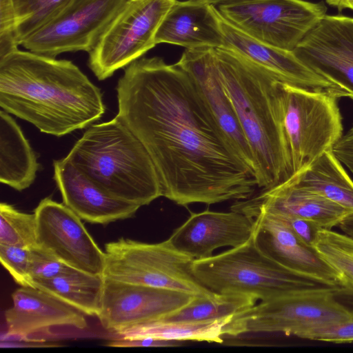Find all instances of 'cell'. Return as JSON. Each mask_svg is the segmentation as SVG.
Returning a JSON list of instances; mask_svg holds the SVG:
<instances>
[{
    "label": "cell",
    "mask_w": 353,
    "mask_h": 353,
    "mask_svg": "<svg viewBox=\"0 0 353 353\" xmlns=\"http://www.w3.org/2000/svg\"><path fill=\"white\" fill-rule=\"evenodd\" d=\"M1 348L10 347H53L62 346L61 344L44 339H33L30 338L12 339L1 340Z\"/></svg>",
    "instance_id": "37"
},
{
    "label": "cell",
    "mask_w": 353,
    "mask_h": 353,
    "mask_svg": "<svg viewBox=\"0 0 353 353\" xmlns=\"http://www.w3.org/2000/svg\"><path fill=\"white\" fill-rule=\"evenodd\" d=\"M34 213L37 246L74 269L103 276L105 252L79 216L50 197L43 199Z\"/></svg>",
    "instance_id": "12"
},
{
    "label": "cell",
    "mask_w": 353,
    "mask_h": 353,
    "mask_svg": "<svg viewBox=\"0 0 353 353\" xmlns=\"http://www.w3.org/2000/svg\"><path fill=\"white\" fill-rule=\"evenodd\" d=\"M0 244L26 248L37 246L34 213L23 212L10 204L1 202Z\"/></svg>",
    "instance_id": "30"
},
{
    "label": "cell",
    "mask_w": 353,
    "mask_h": 353,
    "mask_svg": "<svg viewBox=\"0 0 353 353\" xmlns=\"http://www.w3.org/2000/svg\"><path fill=\"white\" fill-rule=\"evenodd\" d=\"M103 276L132 284L211 296L192 272L194 259L178 251L168 240L143 243L121 237L105 244Z\"/></svg>",
    "instance_id": "8"
},
{
    "label": "cell",
    "mask_w": 353,
    "mask_h": 353,
    "mask_svg": "<svg viewBox=\"0 0 353 353\" xmlns=\"http://www.w3.org/2000/svg\"><path fill=\"white\" fill-rule=\"evenodd\" d=\"M249 217L254 220L253 236L259 248L290 271L329 287L344 286L340 274L318 253L303 243L281 220L259 210Z\"/></svg>",
    "instance_id": "15"
},
{
    "label": "cell",
    "mask_w": 353,
    "mask_h": 353,
    "mask_svg": "<svg viewBox=\"0 0 353 353\" xmlns=\"http://www.w3.org/2000/svg\"><path fill=\"white\" fill-rule=\"evenodd\" d=\"M293 52L353 100V17L326 14Z\"/></svg>",
    "instance_id": "14"
},
{
    "label": "cell",
    "mask_w": 353,
    "mask_h": 353,
    "mask_svg": "<svg viewBox=\"0 0 353 353\" xmlns=\"http://www.w3.org/2000/svg\"><path fill=\"white\" fill-rule=\"evenodd\" d=\"M259 211V210H258ZM281 220L305 244L313 247L316 241L319 231L323 229L316 223L294 216L269 212ZM257 212V211H256ZM253 212V213H254ZM252 213L251 214H252ZM250 214L249 216H250Z\"/></svg>",
    "instance_id": "35"
},
{
    "label": "cell",
    "mask_w": 353,
    "mask_h": 353,
    "mask_svg": "<svg viewBox=\"0 0 353 353\" xmlns=\"http://www.w3.org/2000/svg\"><path fill=\"white\" fill-rule=\"evenodd\" d=\"M352 317L346 321L311 329L299 338L332 342L335 343L353 342V312Z\"/></svg>",
    "instance_id": "34"
},
{
    "label": "cell",
    "mask_w": 353,
    "mask_h": 353,
    "mask_svg": "<svg viewBox=\"0 0 353 353\" xmlns=\"http://www.w3.org/2000/svg\"><path fill=\"white\" fill-rule=\"evenodd\" d=\"M194 297L183 292L104 277L101 308L97 317L104 329L121 335L134 327L163 319Z\"/></svg>",
    "instance_id": "13"
},
{
    "label": "cell",
    "mask_w": 353,
    "mask_h": 353,
    "mask_svg": "<svg viewBox=\"0 0 353 353\" xmlns=\"http://www.w3.org/2000/svg\"><path fill=\"white\" fill-rule=\"evenodd\" d=\"M74 270L40 247L31 248L30 276L33 286L35 283L53 279Z\"/></svg>",
    "instance_id": "32"
},
{
    "label": "cell",
    "mask_w": 353,
    "mask_h": 353,
    "mask_svg": "<svg viewBox=\"0 0 353 353\" xmlns=\"http://www.w3.org/2000/svg\"><path fill=\"white\" fill-rule=\"evenodd\" d=\"M214 49H185L176 63L191 77L236 153L256 176L255 161L219 77Z\"/></svg>",
    "instance_id": "18"
},
{
    "label": "cell",
    "mask_w": 353,
    "mask_h": 353,
    "mask_svg": "<svg viewBox=\"0 0 353 353\" xmlns=\"http://www.w3.org/2000/svg\"><path fill=\"white\" fill-rule=\"evenodd\" d=\"M339 227L343 233L353 237V212L347 216Z\"/></svg>",
    "instance_id": "39"
},
{
    "label": "cell",
    "mask_w": 353,
    "mask_h": 353,
    "mask_svg": "<svg viewBox=\"0 0 353 353\" xmlns=\"http://www.w3.org/2000/svg\"><path fill=\"white\" fill-rule=\"evenodd\" d=\"M314 248L342 277L344 285L353 287V237L321 229Z\"/></svg>",
    "instance_id": "29"
},
{
    "label": "cell",
    "mask_w": 353,
    "mask_h": 353,
    "mask_svg": "<svg viewBox=\"0 0 353 353\" xmlns=\"http://www.w3.org/2000/svg\"><path fill=\"white\" fill-rule=\"evenodd\" d=\"M214 50L219 77L255 161L259 188L286 181L294 172L281 118L279 81L230 50Z\"/></svg>",
    "instance_id": "3"
},
{
    "label": "cell",
    "mask_w": 353,
    "mask_h": 353,
    "mask_svg": "<svg viewBox=\"0 0 353 353\" xmlns=\"http://www.w3.org/2000/svg\"><path fill=\"white\" fill-rule=\"evenodd\" d=\"M221 16L247 35L293 51L326 15L323 1L251 0L216 6Z\"/></svg>",
    "instance_id": "10"
},
{
    "label": "cell",
    "mask_w": 353,
    "mask_h": 353,
    "mask_svg": "<svg viewBox=\"0 0 353 353\" xmlns=\"http://www.w3.org/2000/svg\"><path fill=\"white\" fill-rule=\"evenodd\" d=\"M155 42L185 49L223 47L216 6L200 0H176L163 19Z\"/></svg>",
    "instance_id": "22"
},
{
    "label": "cell",
    "mask_w": 353,
    "mask_h": 353,
    "mask_svg": "<svg viewBox=\"0 0 353 353\" xmlns=\"http://www.w3.org/2000/svg\"><path fill=\"white\" fill-rule=\"evenodd\" d=\"M39 169L37 157L8 112L0 111V181L17 191L29 188Z\"/></svg>",
    "instance_id": "23"
},
{
    "label": "cell",
    "mask_w": 353,
    "mask_h": 353,
    "mask_svg": "<svg viewBox=\"0 0 353 353\" xmlns=\"http://www.w3.org/2000/svg\"><path fill=\"white\" fill-rule=\"evenodd\" d=\"M232 316L200 322L157 321L130 329L120 335L134 339L150 337L168 341H196L222 343L223 327Z\"/></svg>",
    "instance_id": "26"
},
{
    "label": "cell",
    "mask_w": 353,
    "mask_h": 353,
    "mask_svg": "<svg viewBox=\"0 0 353 353\" xmlns=\"http://www.w3.org/2000/svg\"><path fill=\"white\" fill-rule=\"evenodd\" d=\"M0 106L56 137L89 127L105 110L100 89L74 63L19 50L0 59Z\"/></svg>",
    "instance_id": "2"
},
{
    "label": "cell",
    "mask_w": 353,
    "mask_h": 353,
    "mask_svg": "<svg viewBox=\"0 0 353 353\" xmlns=\"http://www.w3.org/2000/svg\"><path fill=\"white\" fill-rule=\"evenodd\" d=\"M192 272L212 292L245 294L261 301L321 285L272 259L259 248L254 236L238 247L208 258L194 259Z\"/></svg>",
    "instance_id": "5"
},
{
    "label": "cell",
    "mask_w": 353,
    "mask_h": 353,
    "mask_svg": "<svg viewBox=\"0 0 353 353\" xmlns=\"http://www.w3.org/2000/svg\"><path fill=\"white\" fill-rule=\"evenodd\" d=\"M278 92L294 174L332 150L342 137L339 98L327 92L307 90L281 81Z\"/></svg>",
    "instance_id": "7"
},
{
    "label": "cell",
    "mask_w": 353,
    "mask_h": 353,
    "mask_svg": "<svg viewBox=\"0 0 353 353\" xmlns=\"http://www.w3.org/2000/svg\"><path fill=\"white\" fill-rule=\"evenodd\" d=\"M53 168L63 203L86 222L106 225L130 219L141 208L106 194L65 157L54 161Z\"/></svg>",
    "instance_id": "21"
},
{
    "label": "cell",
    "mask_w": 353,
    "mask_h": 353,
    "mask_svg": "<svg viewBox=\"0 0 353 353\" xmlns=\"http://www.w3.org/2000/svg\"><path fill=\"white\" fill-rule=\"evenodd\" d=\"M326 3L338 9L339 12L344 9L353 10V0H325Z\"/></svg>",
    "instance_id": "40"
},
{
    "label": "cell",
    "mask_w": 353,
    "mask_h": 353,
    "mask_svg": "<svg viewBox=\"0 0 353 353\" xmlns=\"http://www.w3.org/2000/svg\"><path fill=\"white\" fill-rule=\"evenodd\" d=\"M123 1L74 0L21 46L30 52L54 58L64 52H90Z\"/></svg>",
    "instance_id": "11"
},
{
    "label": "cell",
    "mask_w": 353,
    "mask_h": 353,
    "mask_svg": "<svg viewBox=\"0 0 353 353\" xmlns=\"http://www.w3.org/2000/svg\"><path fill=\"white\" fill-rule=\"evenodd\" d=\"M74 0H12L19 46L63 12Z\"/></svg>",
    "instance_id": "28"
},
{
    "label": "cell",
    "mask_w": 353,
    "mask_h": 353,
    "mask_svg": "<svg viewBox=\"0 0 353 353\" xmlns=\"http://www.w3.org/2000/svg\"><path fill=\"white\" fill-rule=\"evenodd\" d=\"M31 248L0 244V261L21 286L34 287L30 276Z\"/></svg>",
    "instance_id": "31"
},
{
    "label": "cell",
    "mask_w": 353,
    "mask_h": 353,
    "mask_svg": "<svg viewBox=\"0 0 353 353\" xmlns=\"http://www.w3.org/2000/svg\"><path fill=\"white\" fill-rule=\"evenodd\" d=\"M335 296L340 303L353 312V287L348 285L336 287Z\"/></svg>",
    "instance_id": "38"
},
{
    "label": "cell",
    "mask_w": 353,
    "mask_h": 353,
    "mask_svg": "<svg viewBox=\"0 0 353 353\" xmlns=\"http://www.w3.org/2000/svg\"><path fill=\"white\" fill-rule=\"evenodd\" d=\"M12 299V306L4 312L7 332L1 340L28 338L53 327L88 326L85 314L41 289L21 286Z\"/></svg>",
    "instance_id": "19"
},
{
    "label": "cell",
    "mask_w": 353,
    "mask_h": 353,
    "mask_svg": "<svg viewBox=\"0 0 353 353\" xmlns=\"http://www.w3.org/2000/svg\"><path fill=\"white\" fill-rule=\"evenodd\" d=\"M219 19L224 41L222 48L241 55L282 83L307 90L327 92L338 98L348 97L344 90L303 63L293 51L270 46L247 35L220 13Z\"/></svg>",
    "instance_id": "16"
},
{
    "label": "cell",
    "mask_w": 353,
    "mask_h": 353,
    "mask_svg": "<svg viewBox=\"0 0 353 353\" xmlns=\"http://www.w3.org/2000/svg\"><path fill=\"white\" fill-rule=\"evenodd\" d=\"M183 341L162 340L150 337L134 339L120 338L112 340L105 343L106 346L113 347H175L181 345Z\"/></svg>",
    "instance_id": "36"
},
{
    "label": "cell",
    "mask_w": 353,
    "mask_h": 353,
    "mask_svg": "<svg viewBox=\"0 0 353 353\" xmlns=\"http://www.w3.org/2000/svg\"><path fill=\"white\" fill-rule=\"evenodd\" d=\"M17 18L12 0H0V59L19 50Z\"/></svg>",
    "instance_id": "33"
},
{
    "label": "cell",
    "mask_w": 353,
    "mask_h": 353,
    "mask_svg": "<svg viewBox=\"0 0 353 353\" xmlns=\"http://www.w3.org/2000/svg\"><path fill=\"white\" fill-rule=\"evenodd\" d=\"M104 286L103 275L74 269L51 279L34 284L85 315L97 316L101 311Z\"/></svg>",
    "instance_id": "25"
},
{
    "label": "cell",
    "mask_w": 353,
    "mask_h": 353,
    "mask_svg": "<svg viewBox=\"0 0 353 353\" xmlns=\"http://www.w3.org/2000/svg\"><path fill=\"white\" fill-rule=\"evenodd\" d=\"M254 220L232 210L191 213L168 239L173 248L194 259L212 256L221 247H238L253 236Z\"/></svg>",
    "instance_id": "17"
},
{
    "label": "cell",
    "mask_w": 353,
    "mask_h": 353,
    "mask_svg": "<svg viewBox=\"0 0 353 353\" xmlns=\"http://www.w3.org/2000/svg\"><path fill=\"white\" fill-rule=\"evenodd\" d=\"M257 301L254 296L241 293L195 296L188 304L161 320L200 322L225 319L253 306Z\"/></svg>",
    "instance_id": "27"
},
{
    "label": "cell",
    "mask_w": 353,
    "mask_h": 353,
    "mask_svg": "<svg viewBox=\"0 0 353 353\" xmlns=\"http://www.w3.org/2000/svg\"><path fill=\"white\" fill-rule=\"evenodd\" d=\"M289 179L353 212V181L332 150Z\"/></svg>",
    "instance_id": "24"
},
{
    "label": "cell",
    "mask_w": 353,
    "mask_h": 353,
    "mask_svg": "<svg viewBox=\"0 0 353 353\" xmlns=\"http://www.w3.org/2000/svg\"><path fill=\"white\" fill-rule=\"evenodd\" d=\"M200 1L206 2L208 3L214 5L215 6H218L219 5H223V4L232 3H236V2H241V1H251V0H200Z\"/></svg>",
    "instance_id": "41"
},
{
    "label": "cell",
    "mask_w": 353,
    "mask_h": 353,
    "mask_svg": "<svg viewBox=\"0 0 353 353\" xmlns=\"http://www.w3.org/2000/svg\"><path fill=\"white\" fill-rule=\"evenodd\" d=\"M230 209L247 216L260 210L282 213L311 221L327 230L339 225L352 213L290 179L247 199L236 201Z\"/></svg>",
    "instance_id": "20"
},
{
    "label": "cell",
    "mask_w": 353,
    "mask_h": 353,
    "mask_svg": "<svg viewBox=\"0 0 353 353\" xmlns=\"http://www.w3.org/2000/svg\"><path fill=\"white\" fill-rule=\"evenodd\" d=\"M325 285L296 290L261 301L234 315L223 327V337L252 333L300 336L311 329L350 319L352 314Z\"/></svg>",
    "instance_id": "6"
},
{
    "label": "cell",
    "mask_w": 353,
    "mask_h": 353,
    "mask_svg": "<svg viewBox=\"0 0 353 353\" xmlns=\"http://www.w3.org/2000/svg\"><path fill=\"white\" fill-rule=\"evenodd\" d=\"M65 158L115 199L141 207L163 196L150 154L117 116L90 125Z\"/></svg>",
    "instance_id": "4"
},
{
    "label": "cell",
    "mask_w": 353,
    "mask_h": 353,
    "mask_svg": "<svg viewBox=\"0 0 353 353\" xmlns=\"http://www.w3.org/2000/svg\"><path fill=\"white\" fill-rule=\"evenodd\" d=\"M117 116L142 143L163 196L187 206L252 196L254 173L236 153L189 74L159 57H141L117 85Z\"/></svg>",
    "instance_id": "1"
},
{
    "label": "cell",
    "mask_w": 353,
    "mask_h": 353,
    "mask_svg": "<svg viewBox=\"0 0 353 353\" xmlns=\"http://www.w3.org/2000/svg\"><path fill=\"white\" fill-rule=\"evenodd\" d=\"M176 0H124L92 50L88 66L105 80L140 59L157 44L165 16Z\"/></svg>",
    "instance_id": "9"
}]
</instances>
